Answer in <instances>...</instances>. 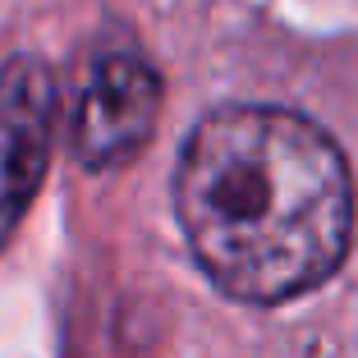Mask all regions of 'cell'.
<instances>
[{
	"label": "cell",
	"instance_id": "1",
	"mask_svg": "<svg viewBox=\"0 0 358 358\" xmlns=\"http://www.w3.org/2000/svg\"><path fill=\"white\" fill-rule=\"evenodd\" d=\"M175 216L225 299L294 303L354 248V170L336 138L289 106H221L184 138Z\"/></svg>",
	"mask_w": 358,
	"mask_h": 358
},
{
	"label": "cell",
	"instance_id": "2",
	"mask_svg": "<svg viewBox=\"0 0 358 358\" xmlns=\"http://www.w3.org/2000/svg\"><path fill=\"white\" fill-rule=\"evenodd\" d=\"M166 87L148 55L101 51L92 55L74 110H69V152L83 170H124L152 143Z\"/></svg>",
	"mask_w": 358,
	"mask_h": 358
},
{
	"label": "cell",
	"instance_id": "3",
	"mask_svg": "<svg viewBox=\"0 0 358 358\" xmlns=\"http://www.w3.org/2000/svg\"><path fill=\"white\" fill-rule=\"evenodd\" d=\"M60 87L42 55H10L0 64V248L23 225L42 193L55 148Z\"/></svg>",
	"mask_w": 358,
	"mask_h": 358
}]
</instances>
